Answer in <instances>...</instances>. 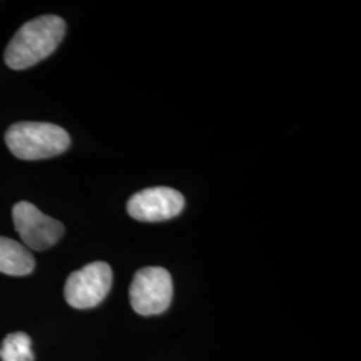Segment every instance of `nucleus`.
Instances as JSON below:
<instances>
[{
	"label": "nucleus",
	"instance_id": "20e7f679",
	"mask_svg": "<svg viewBox=\"0 0 361 361\" xmlns=\"http://www.w3.org/2000/svg\"><path fill=\"white\" fill-rule=\"evenodd\" d=\"M113 285V271L104 261H95L73 271L65 285L67 304L75 310H90L99 305Z\"/></svg>",
	"mask_w": 361,
	"mask_h": 361
},
{
	"label": "nucleus",
	"instance_id": "6e6552de",
	"mask_svg": "<svg viewBox=\"0 0 361 361\" xmlns=\"http://www.w3.org/2000/svg\"><path fill=\"white\" fill-rule=\"evenodd\" d=\"M1 361H34L32 343L30 336L16 332L6 336L0 345Z\"/></svg>",
	"mask_w": 361,
	"mask_h": 361
},
{
	"label": "nucleus",
	"instance_id": "0eeeda50",
	"mask_svg": "<svg viewBox=\"0 0 361 361\" xmlns=\"http://www.w3.org/2000/svg\"><path fill=\"white\" fill-rule=\"evenodd\" d=\"M35 269V258L30 249L15 240L0 237V273L27 276Z\"/></svg>",
	"mask_w": 361,
	"mask_h": 361
},
{
	"label": "nucleus",
	"instance_id": "7ed1b4c3",
	"mask_svg": "<svg viewBox=\"0 0 361 361\" xmlns=\"http://www.w3.org/2000/svg\"><path fill=\"white\" fill-rule=\"evenodd\" d=\"M130 304L141 316L168 310L173 298L171 276L165 268L147 267L135 273L129 290Z\"/></svg>",
	"mask_w": 361,
	"mask_h": 361
},
{
	"label": "nucleus",
	"instance_id": "f03ea898",
	"mask_svg": "<svg viewBox=\"0 0 361 361\" xmlns=\"http://www.w3.org/2000/svg\"><path fill=\"white\" fill-rule=\"evenodd\" d=\"M6 143L16 158L38 161L65 153L71 140L65 129L49 122H18L6 133Z\"/></svg>",
	"mask_w": 361,
	"mask_h": 361
},
{
	"label": "nucleus",
	"instance_id": "423d86ee",
	"mask_svg": "<svg viewBox=\"0 0 361 361\" xmlns=\"http://www.w3.org/2000/svg\"><path fill=\"white\" fill-rule=\"evenodd\" d=\"M185 207L183 195L171 188H149L134 194L128 202V213L137 221L158 222L174 219Z\"/></svg>",
	"mask_w": 361,
	"mask_h": 361
},
{
	"label": "nucleus",
	"instance_id": "f257e3e1",
	"mask_svg": "<svg viewBox=\"0 0 361 361\" xmlns=\"http://www.w3.org/2000/svg\"><path fill=\"white\" fill-rule=\"evenodd\" d=\"M65 34V20L56 15H43L27 22L6 49V65L13 70L37 65L56 50Z\"/></svg>",
	"mask_w": 361,
	"mask_h": 361
},
{
	"label": "nucleus",
	"instance_id": "39448f33",
	"mask_svg": "<svg viewBox=\"0 0 361 361\" xmlns=\"http://www.w3.org/2000/svg\"><path fill=\"white\" fill-rule=\"evenodd\" d=\"M13 219L15 229L27 249L46 250L55 245L65 233V226L58 219L46 216L26 201L13 207Z\"/></svg>",
	"mask_w": 361,
	"mask_h": 361
}]
</instances>
